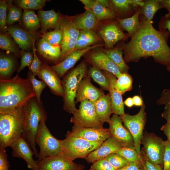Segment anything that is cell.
<instances>
[{"mask_svg": "<svg viewBox=\"0 0 170 170\" xmlns=\"http://www.w3.org/2000/svg\"><path fill=\"white\" fill-rule=\"evenodd\" d=\"M167 71L170 72V66L167 67Z\"/></svg>", "mask_w": 170, "mask_h": 170, "instance_id": "e7e4bbea", "label": "cell"}, {"mask_svg": "<svg viewBox=\"0 0 170 170\" xmlns=\"http://www.w3.org/2000/svg\"><path fill=\"white\" fill-rule=\"evenodd\" d=\"M103 52L116 65L121 73L127 72L129 67L123 58L122 48L116 47L113 49H104Z\"/></svg>", "mask_w": 170, "mask_h": 170, "instance_id": "4dcf8cb0", "label": "cell"}, {"mask_svg": "<svg viewBox=\"0 0 170 170\" xmlns=\"http://www.w3.org/2000/svg\"><path fill=\"white\" fill-rule=\"evenodd\" d=\"M23 106L0 112V149H5L22 135L24 127Z\"/></svg>", "mask_w": 170, "mask_h": 170, "instance_id": "277c9868", "label": "cell"}, {"mask_svg": "<svg viewBox=\"0 0 170 170\" xmlns=\"http://www.w3.org/2000/svg\"><path fill=\"white\" fill-rule=\"evenodd\" d=\"M65 136V139L60 140L63 154L72 161L78 158H84L104 142L90 141L73 136L68 132Z\"/></svg>", "mask_w": 170, "mask_h": 170, "instance_id": "8992f818", "label": "cell"}, {"mask_svg": "<svg viewBox=\"0 0 170 170\" xmlns=\"http://www.w3.org/2000/svg\"><path fill=\"white\" fill-rule=\"evenodd\" d=\"M80 1L84 5L86 10L92 9L95 2V0H80Z\"/></svg>", "mask_w": 170, "mask_h": 170, "instance_id": "680465c9", "label": "cell"}, {"mask_svg": "<svg viewBox=\"0 0 170 170\" xmlns=\"http://www.w3.org/2000/svg\"><path fill=\"white\" fill-rule=\"evenodd\" d=\"M161 4L163 8H166L168 13L165 15V17L170 20V0H161Z\"/></svg>", "mask_w": 170, "mask_h": 170, "instance_id": "6f0895ef", "label": "cell"}, {"mask_svg": "<svg viewBox=\"0 0 170 170\" xmlns=\"http://www.w3.org/2000/svg\"><path fill=\"white\" fill-rule=\"evenodd\" d=\"M21 20L24 29L27 32L36 34L41 27L38 15L33 10L24 9Z\"/></svg>", "mask_w": 170, "mask_h": 170, "instance_id": "83f0119b", "label": "cell"}, {"mask_svg": "<svg viewBox=\"0 0 170 170\" xmlns=\"http://www.w3.org/2000/svg\"><path fill=\"white\" fill-rule=\"evenodd\" d=\"M124 104L129 107H131L134 105L133 98L128 97L124 101Z\"/></svg>", "mask_w": 170, "mask_h": 170, "instance_id": "94428289", "label": "cell"}, {"mask_svg": "<svg viewBox=\"0 0 170 170\" xmlns=\"http://www.w3.org/2000/svg\"><path fill=\"white\" fill-rule=\"evenodd\" d=\"M134 105L136 106H142L144 103L141 98L138 95H135L133 98Z\"/></svg>", "mask_w": 170, "mask_h": 170, "instance_id": "91938a15", "label": "cell"}, {"mask_svg": "<svg viewBox=\"0 0 170 170\" xmlns=\"http://www.w3.org/2000/svg\"><path fill=\"white\" fill-rule=\"evenodd\" d=\"M110 120L109 128L112 136L123 147H135L133 137L129 131L123 126L121 116L114 114Z\"/></svg>", "mask_w": 170, "mask_h": 170, "instance_id": "4fadbf2b", "label": "cell"}, {"mask_svg": "<svg viewBox=\"0 0 170 170\" xmlns=\"http://www.w3.org/2000/svg\"><path fill=\"white\" fill-rule=\"evenodd\" d=\"M157 103L158 105H165L162 116L166 120L167 122L170 123V90H163Z\"/></svg>", "mask_w": 170, "mask_h": 170, "instance_id": "b9f144b4", "label": "cell"}, {"mask_svg": "<svg viewBox=\"0 0 170 170\" xmlns=\"http://www.w3.org/2000/svg\"><path fill=\"white\" fill-rule=\"evenodd\" d=\"M36 49L33 46L32 52L33 54V59L31 67L29 69L33 74L35 76H38L42 65L40 61L36 54Z\"/></svg>", "mask_w": 170, "mask_h": 170, "instance_id": "681fc988", "label": "cell"}, {"mask_svg": "<svg viewBox=\"0 0 170 170\" xmlns=\"http://www.w3.org/2000/svg\"><path fill=\"white\" fill-rule=\"evenodd\" d=\"M88 74L100 86L102 89L109 91V81L100 70L92 66L89 70Z\"/></svg>", "mask_w": 170, "mask_h": 170, "instance_id": "d590c367", "label": "cell"}, {"mask_svg": "<svg viewBox=\"0 0 170 170\" xmlns=\"http://www.w3.org/2000/svg\"><path fill=\"white\" fill-rule=\"evenodd\" d=\"M108 80L110 87L109 90L113 113L120 116L125 113L124 104L122 94L118 90L116 86V77L112 73L106 71L102 72Z\"/></svg>", "mask_w": 170, "mask_h": 170, "instance_id": "7402d4cb", "label": "cell"}, {"mask_svg": "<svg viewBox=\"0 0 170 170\" xmlns=\"http://www.w3.org/2000/svg\"><path fill=\"white\" fill-rule=\"evenodd\" d=\"M163 165V170H170V143L167 140L165 141Z\"/></svg>", "mask_w": 170, "mask_h": 170, "instance_id": "f907efd6", "label": "cell"}, {"mask_svg": "<svg viewBox=\"0 0 170 170\" xmlns=\"http://www.w3.org/2000/svg\"><path fill=\"white\" fill-rule=\"evenodd\" d=\"M8 8V4L6 1H0V29L3 31H6L7 11Z\"/></svg>", "mask_w": 170, "mask_h": 170, "instance_id": "7dc6e473", "label": "cell"}, {"mask_svg": "<svg viewBox=\"0 0 170 170\" xmlns=\"http://www.w3.org/2000/svg\"><path fill=\"white\" fill-rule=\"evenodd\" d=\"M23 109L24 127L21 136L28 143L37 158L38 153L36 147L35 138L40 121L47 120V113L42 102H39L36 97L30 99L24 105Z\"/></svg>", "mask_w": 170, "mask_h": 170, "instance_id": "3957f363", "label": "cell"}, {"mask_svg": "<svg viewBox=\"0 0 170 170\" xmlns=\"http://www.w3.org/2000/svg\"><path fill=\"white\" fill-rule=\"evenodd\" d=\"M105 158L116 170L124 167L129 163L123 157L115 153L108 155Z\"/></svg>", "mask_w": 170, "mask_h": 170, "instance_id": "f6af8a7d", "label": "cell"}, {"mask_svg": "<svg viewBox=\"0 0 170 170\" xmlns=\"http://www.w3.org/2000/svg\"><path fill=\"white\" fill-rule=\"evenodd\" d=\"M38 76L48 86L52 93L63 97L64 92L62 81L51 67L47 64H42Z\"/></svg>", "mask_w": 170, "mask_h": 170, "instance_id": "e0dca14e", "label": "cell"}, {"mask_svg": "<svg viewBox=\"0 0 170 170\" xmlns=\"http://www.w3.org/2000/svg\"><path fill=\"white\" fill-rule=\"evenodd\" d=\"M109 1L110 7L114 12L126 13L131 10L132 4L139 5L141 7L144 2L140 0H111Z\"/></svg>", "mask_w": 170, "mask_h": 170, "instance_id": "d6a6232c", "label": "cell"}, {"mask_svg": "<svg viewBox=\"0 0 170 170\" xmlns=\"http://www.w3.org/2000/svg\"><path fill=\"white\" fill-rule=\"evenodd\" d=\"M45 0H16L14 2L16 5L24 9L40 10L45 5Z\"/></svg>", "mask_w": 170, "mask_h": 170, "instance_id": "74e56055", "label": "cell"}, {"mask_svg": "<svg viewBox=\"0 0 170 170\" xmlns=\"http://www.w3.org/2000/svg\"><path fill=\"white\" fill-rule=\"evenodd\" d=\"M145 108V105L144 103L137 114L130 115L128 114H125L121 116L125 126L133 137L135 147L139 154L141 153V142L146 121Z\"/></svg>", "mask_w": 170, "mask_h": 170, "instance_id": "30bf717a", "label": "cell"}, {"mask_svg": "<svg viewBox=\"0 0 170 170\" xmlns=\"http://www.w3.org/2000/svg\"><path fill=\"white\" fill-rule=\"evenodd\" d=\"M139 10L130 17L123 19H118L119 25L121 29L126 31L131 37L138 29L140 21L139 18Z\"/></svg>", "mask_w": 170, "mask_h": 170, "instance_id": "1f68e13d", "label": "cell"}, {"mask_svg": "<svg viewBox=\"0 0 170 170\" xmlns=\"http://www.w3.org/2000/svg\"><path fill=\"white\" fill-rule=\"evenodd\" d=\"M105 94L102 89L94 86L91 82V77L88 74L81 81L77 91L75 103L88 100L94 103Z\"/></svg>", "mask_w": 170, "mask_h": 170, "instance_id": "2e32d148", "label": "cell"}, {"mask_svg": "<svg viewBox=\"0 0 170 170\" xmlns=\"http://www.w3.org/2000/svg\"><path fill=\"white\" fill-rule=\"evenodd\" d=\"M20 64L17 71V75L25 67L30 68L33 59V54L30 51L22 50L20 53Z\"/></svg>", "mask_w": 170, "mask_h": 170, "instance_id": "bcb514c9", "label": "cell"}, {"mask_svg": "<svg viewBox=\"0 0 170 170\" xmlns=\"http://www.w3.org/2000/svg\"><path fill=\"white\" fill-rule=\"evenodd\" d=\"M133 79L131 76L127 73H122L117 79L116 86L118 91L122 95L132 88Z\"/></svg>", "mask_w": 170, "mask_h": 170, "instance_id": "8d00e7d4", "label": "cell"}, {"mask_svg": "<svg viewBox=\"0 0 170 170\" xmlns=\"http://www.w3.org/2000/svg\"><path fill=\"white\" fill-rule=\"evenodd\" d=\"M37 14L42 34L46 32L47 31L50 29L55 30L60 28L62 16L54 9L39 10Z\"/></svg>", "mask_w": 170, "mask_h": 170, "instance_id": "cb8c5ba5", "label": "cell"}, {"mask_svg": "<svg viewBox=\"0 0 170 170\" xmlns=\"http://www.w3.org/2000/svg\"><path fill=\"white\" fill-rule=\"evenodd\" d=\"M167 137V140L170 143V123L167 122L161 128Z\"/></svg>", "mask_w": 170, "mask_h": 170, "instance_id": "9f6ffc18", "label": "cell"}, {"mask_svg": "<svg viewBox=\"0 0 170 170\" xmlns=\"http://www.w3.org/2000/svg\"><path fill=\"white\" fill-rule=\"evenodd\" d=\"M15 61L13 57L1 53L0 55V79L10 78L15 69Z\"/></svg>", "mask_w": 170, "mask_h": 170, "instance_id": "f546056e", "label": "cell"}, {"mask_svg": "<svg viewBox=\"0 0 170 170\" xmlns=\"http://www.w3.org/2000/svg\"><path fill=\"white\" fill-rule=\"evenodd\" d=\"M12 155L14 157L21 158L26 162L28 168L32 170H38V161L33 157L34 151L26 139L21 136L10 145Z\"/></svg>", "mask_w": 170, "mask_h": 170, "instance_id": "5bb4252c", "label": "cell"}, {"mask_svg": "<svg viewBox=\"0 0 170 170\" xmlns=\"http://www.w3.org/2000/svg\"><path fill=\"white\" fill-rule=\"evenodd\" d=\"M123 157L129 162H134L141 158L140 154H139L135 147H123L115 152Z\"/></svg>", "mask_w": 170, "mask_h": 170, "instance_id": "7bdbcfd3", "label": "cell"}, {"mask_svg": "<svg viewBox=\"0 0 170 170\" xmlns=\"http://www.w3.org/2000/svg\"><path fill=\"white\" fill-rule=\"evenodd\" d=\"M88 66L84 61L81 62L64 76L62 81L64 90V109L73 114L77 109L75 100L79 84L87 74Z\"/></svg>", "mask_w": 170, "mask_h": 170, "instance_id": "5b68a950", "label": "cell"}, {"mask_svg": "<svg viewBox=\"0 0 170 170\" xmlns=\"http://www.w3.org/2000/svg\"><path fill=\"white\" fill-rule=\"evenodd\" d=\"M6 31L13 38L15 42L22 50L29 51L34 46L36 34L26 31L17 26H6Z\"/></svg>", "mask_w": 170, "mask_h": 170, "instance_id": "ac0fdd59", "label": "cell"}, {"mask_svg": "<svg viewBox=\"0 0 170 170\" xmlns=\"http://www.w3.org/2000/svg\"><path fill=\"white\" fill-rule=\"evenodd\" d=\"M76 137L91 142L105 141L112 136L109 128H82L73 125L71 131L68 132Z\"/></svg>", "mask_w": 170, "mask_h": 170, "instance_id": "9a60e30c", "label": "cell"}, {"mask_svg": "<svg viewBox=\"0 0 170 170\" xmlns=\"http://www.w3.org/2000/svg\"><path fill=\"white\" fill-rule=\"evenodd\" d=\"M35 76L29 71L27 75V78L30 81L36 93V97L39 102L42 101L41 95L43 89L47 86L46 84L42 80H38L35 78Z\"/></svg>", "mask_w": 170, "mask_h": 170, "instance_id": "ee69618b", "label": "cell"}, {"mask_svg": "<svg viewBox=\"0 0 170 170\" xmlns=\"http://www.w3.org/2000/svg\"><path fill=\"white\" fill-rule=\"evenodd\" d=\"M60 28L62 31L63 37L60 45L62 56L59 62L75 50L80 31L75 25L73 17L68 16L62 17Z\"/></svg>", "mask_w": 170, "mask_h": 170, "instance_id": "8fae6325", "label": "cell"}, {"mask_svg": "<svg viewBox=\"0 0 170 170\" xmlns=\"http://www.w3.org/2000/svg\"><path fill=\"white\" fill-rule=\"evenodd\" d=\"M94 103L96 114L102 124L107 122L109 124L110 116L113 113L109 94L102 95Z\"/></svg>", "mask_w": 170, "mask_h": 170, "instance_id": "d4e9b609", "label": "cell"}, {"mask_svg": "<svg viewBox=\"0 0 170 170\" xmlns=\"http://www.w3.org/2000/svg\"><path fill=\"white\" fill-rule=\"evenodd\" d=\"M8 3L9 10L6 20V25L9 26L20 21L23 12L22 8L14 5L12 3V1H11L9 3Z\"/></svg>", "mask_w": 170, "mask_h": 170, "instance_id": "ab89813d", "label": "cell"}, {"mask_svg": "<svg viewBox=\"0 0 170 170\" xmlns=\"http://www.w3.org/2000/svg\"><path fill=\"white\" fill-rule=\"evenodd\" d=\"M63 37V32L60 28L46 32L42 35V38L48 43L53 46L61 45Z\"/></svg>", "mask_w": 170, "mask_h": 170, "instance_id": "60d3db41", "label": "cell"}, {"mask_svg": "<svg viewBox=\"0 0 170 170\" xmlns=\"http://www.w3.org/2000/svg\"><path fill=\"white\" fill-rule=\"evenodd\" d=\"M80 103L79 109L73 114L70 122L80 127L103 128V124L96 114L94 103L88 100Z\"/></svg>", "mask_w": 170, "mask_h": 170, "instance_id": "ba28073f", "label": "cell"}, {"mask_svg": "<svg viewBox=\"0 0 170 170\" xmlns=\"http://www.w3.org/2000/svg\"><path fill=\"white\" fill-rule=\"evenodd\" d=\"M144 164L145 170H163L161 166L153 163L146 159Z\"/></svg>", "mask_w": 170, "mask_h": 170, "instance_id": "11a10c76", "label": "cell"}, {"mask_svg": "<svg viewBox=\"0 0 170 170\" xmlns=\"http://www.w3.org/2000/svg\"><path fill=\"white\" fill-rule=\"evenodd\" d=\"M37 51L39 54L46 60L59 62L62 56L60 46L52 45L41 38L38 42Z\"/></svg>", "mask_w": 170, "mask_h": 170, "instance_id": "484cf974", "label": "cell"}, {"mask_svg": "<svg viewBox=\"0 0 170 170\" xmlns=\"http://www.w3.org/2000/svg\"><path fill=\"white\" fill-rule=\"evenodd\" d=\"M8 34V32L7 34L4 32L0 34V47L2 49L19 57L20 56L21 52Z\"/></svg>", "mask_w": 170, "mask_h": 170, "instance_id": "e575fe53", "label": "cell"}, {"mask_svg": "<svg viewBox=\"0 0 170 170\" xmlns=\"http://www.w3.org/2000/svg\"><path fill=\"white\" fill-rule=\"evenodd\" d=\"M84 168V166L82 165L77 170H83Z\"/></svg>", "mask_w": 170, "mask_h": 170, "instance_id": "be15d7a7", "label": "cell"}, {"mask_svg": "<svg viewBox=\"0 0 170 170\" xmlns=\"http://www.w3.org/2000/svg\"><path fill=\"white\" fill-rule=\"evenodd\" d=\"M38 170H77L81 167L63 154L48 156L38 162Z\"/></svg>", "mask_w": 170, "mask_h": 170, "instance_id": "7c38bea8", "label": "cell"}, {"mask_svg": "<svg viewBox=\"0 0 170 170\" xmlns=\"http://www.w3.org/2000/svg\"><path fill=\"white\" fill-rule=\"evenodd\" d=\"M99 33L107 49L112 48L117 42L125 39L126 37L119 25L115 22L104 26L99 30Z\"/></svg>", "mask_w": 170, "mask_h": 170, "instance_id": "603a6c76", "label": "cell"}, {"mask_svg": "<svg viewBox=\"0 0 170 170\" xmlns=\"http://www.w3.org/2000/svg\"><path fill=\"white\" fill-rule=\"evenodd\" d=\"M89 170H116L105 158L93 163Z\"/></svg>", "mask_w": 170, "mask_h": 170, "instance_id": "c3c4849f", "label": "cell"}, {"mask_svg": "<svg viewBox=\"0 0 170 170\" xmlns=\"http://www.w3.org/2000/svg\"><path fill=\"white\" fill-rule=\"evenodd\" d=\"M73 21L80 30H94L97 27L98 21L92 9H87L79 15L73 17Z\"/></svg>", "mask_w": 170, "mask_h": 170, "instance_id": "4316f807", "label": "cell"}, {"mask_svg": "<svg viewBox=\"0 0 170 170\" xmlns=\"http://www.w3.org/2000/svg\"><path fill=\"white\" fill-rule=\"evenodd\" d=\"M160 30H166L167 29L170 32V20L165 16L161 18L159 24Z\"/></svg>", "mask_w": 170, "mask_h": 170, "instance_id": "db71d44e", "label": "cell"}, {"mask_svg": "<svg viewBox=\"0 0 170 170\" xmlns=\"http://www.w3.org/2000/svg\"><path fill=\"white\" fill-rule=\"evenodd\" d=\"M161 0H148L144 2V4L139 9V14L143 15L146 20L151 21L156 13L159 9L163 8L161 4Z\"/></svg>", "mask_w": 170, "mask_h": 170, "instance_id": "836d02e7", "label": "cell"}, {"mask_svg": "<svg viewBox=\"0 0 170 170\" xmlns=\"http://www.w3.org/2000/svg\"><path fill=\"white\" fill-rule=\"evenodd\" d=\"M141 159L139 161L134 162H129L125 167L116 170H141L139 167V162Z\"/></svg>", "mask_w": 170, "mask_h": 170, "instance_id": "f5cc1de1", "label": "cell"}, {"mask_svg": "<svg viewBox=\"0 0 170 170\" xmlns=\"http://www.w3.org/2000/svg\"><path fill=\"white\" fill-rule=\"evenodd\" d=\"M170 35L168 30H156L151 21L142 17L131 40L122 45L125 62H138L141 58L152 57L156 62L170 66V47L167 44Z\"/></svg>", "mask_w": 170, "mask_h": 170, "instance_id": "6da1fadb", "label": "cell"}, {"mask_svg": "<svg viewBox=\"0 0 170 170\" xmlns=\"http://www.w3.org/2000/svg\"><path fill=\"white\" fill-rule=\"evenodd\" d=\"M36 93L30 80L18 75L12 78L0 79V112L22 106Z\"/></svg>", "mask_w": 170, "mask_h": 170, "instance_id": "7a4b0ae2", "label": "cell"}, {"mask_svg": "<svg viewBox=\"0 0 170 170\" xmlns=\"http://www.w3.org/2000/svg\"><path fill=\"white\" fill-rule=\"evenodd\" d=\"M123 147L120 143L112 136L104 141L97 149L90 153L84 159L88 163L105 158L108 155L115 153Z\"/></svg>", "mask_w": 170, "mask_h": 170, "instance_id": "ffe728a7", "label": "cell"}, {"mask_svg": "<svg viewBox=\"0 0 170 170\" xmlns=\"http://www.w3.org/2000/svg\"><path fill=\"white\" fill-rule=\"evenodd\" d=\"M44 120L40 121L35 138L36 143L40 148L37 157L39 160L48 156L63 154L60 140L55 138L51 134Z\"/></svg>", "mask_w": 170, "mask_h": 170, "instance_id": "52a82bcc", "label": "cell"}, {"mask_svg": "<svg viewBox=\"0 0 170 170\" xmlns=\"http://www.w3.org/2000/svg\"><path fill=\"white\" fill-rule=\"evenodd\" d=\"M141 144L143 146V152L145 159L161 166L163 165L165 141L154 133H143Z\"/></svg>", "mask_w": 170, "mask_h": 170, "instance_id": "9c48e42d", "label": "cell"}, {"mask_svg": "<svg viewBox=\"0 0 170 170\" xmlns=\"http://www.w3.org/2000/svg\"><path fill=\"white\" fill-rule=\"evenodd\" d=\"M102 46L98 44L80 49L75 50L63 60L51 66L60 78L64 76L66 72L72 67L80 58L88 51L95 48Z\"/></svg>", "mask_w": 170, "mask_h": 170, "instance_id": "d6986e66", "label": "cell"}, {"mask_svg": "<svg viewBox=\"0 0 170 170\" xmlns=\"http://www.w3.org/2000/svg\"><path fill=\"white\" fill-rule=\"evenodd\" d=\"M9 162L5 149L0 150V170H9Z\"/></svg>", "mask_w": 170, "mask_h": 170, "instance_id": "816d5d0a", "label": "cell"}, {"mask_svg": "<svg viewBox=\"0 0 170 170\" xmlns=\"http://www.w3.org/2000/svg\"><path fill=\"white\" fill-rule=\"evenodd\" d=\"M100 40L99 36L94 30H81L76 42L75 50L88 47L90 45L97 42Z\"/></svg>", "mask_w": 170, "mask_h": 170, "instance_id": "f1b7e54d", "label": "cell"}, {"mask_svg": "<svg viewBox=\"0 0 170 170\" xmlns=\"http://www.w3.org/2000/svg\"><path fill=\"white\" fill-rule=\"evenodd\" d=\"M88 61L95 67L100 70L109 72L114 75L117 78L121 73L116 65L103 51H94L88 57Z\"/></svg>", "mask_w": 170, "mask_h": 170, "instance_id": "44dd1931", "label": "cell"}, {"mask_svg": "<svg viewBox=\"0 0 170 170\" xmlns=\"http://www.w3.org/2000/svg\"><path fill=\"white\" fill-rule=\"evenodd\" d=\"M94 12L98 21L114 18L116 13L111 9L105 8L100 5L97 0L92 9Z\"/></svg>", "mask_w": 170, "mask_h": 170, "instance_id": "f35d334b", "label": "cell"}, {"mask_svg": "<svg viewBox=\"0 0 170 170\" xmlns=\"http://www.w3.org/2000/svg\"><path fill=\"white\" fill-rule=\"evenodd\" d=\"M101 6L108 8L110 7L109 1L107 0H97Z\"/></svg>", "mask_w": 170, "mask_h": 170, "instance_id": "6125c7cd", "label": "cell"}]
</instances>
